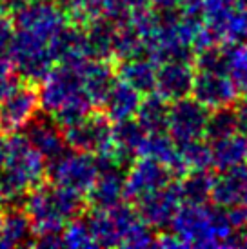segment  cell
<instances>
[{"label":"cell","mask_w":247,"mask_h":249,"mask_svg":"<svg viewBox=\"0 0 247 249\" xmlns=\"http://www.w3.org/2000/svg\"><path fill=\"white\" fill-rule=\"evenodd\" d=\"M246 162H247V149H246Z\"/></svg>","instance_id":"obj_47"},{"label":"cell","mask_w":247,"mask_h":249,"mask_svg":"<svg viewBox=\"0 0 247 249\" xmlns=\"http://www.w3.org/2000/svg\"><path fill=\"white\" fill-rule=\"evenodd\" d=\"M180 206H182V200L176 189V182H171L167 186L137 198L135 211L145 226L164 231L165 228L171 226V220L175 218Z\"/></svg>","instance_id":"obj_14"},{"label":"cell","mask_w":247,"mask_h":249,"mask_svg":"<svg viewBox=\"0 0 247 249\" xmlns=\"http://www.w3.org/2000/svg\"><path fill=\"white\" fill-rule=\"evenodd\" d=\"M35 231L28 213L22 208H13L2 213L0 220V248L33 246Z\"/></svg>","instance_id":"obj_27"},{"label":"cell","mask_w":247,"mask_h":249,"mask_svg":"<svg viewBox=\"0 0 247 249\" xmlns=\"http://www.w3.org/2000/svg\"><path fill=\"white\" fill-rule=\"evenodd\" d=\"M35 235L62 233L66 224L80 216L84 211L82 195L55 184H38L22 200Z\"/></svg>","instance_id":"obj_4"},{"label":"cell","mask_w":247,"mask_h":249,"mask_svg":"<svg viewBox=\"0 0 247 249\" xmlns=\"http://www.w3.org/2000/svg\"><path fill=\"white\" fill-rule=\"evenodd\" d=\"M155 238L157 235L153 233V229L149 226H145L144 222L138 218L131 229L127 231V235L124 238L122 248H133V249H142V248H151L155 246Z\"/></svg>","instance_id":"obj_36"},{"label":"cell","mask_w":247,"mask_h":249,"mask_svg":"<svg viewBox=\"0 0 247 249\" xmlns=\"http://www.w3.org/2000/svg\"><path fill=\"white\" fill-rule=\"evenodd\" d=\"M193 80H194V68L189 60L160 62L157 68L155 91L167 102H175L180 98L191 97Z\"/></svg>","instance_id":"obj_16"},{"label":"cell","mask_w":247,"mask_h":249,"mask_svg":"<svg viewBox=\"0 0 247 249\" xmlns=\"http://www.w3.org/2000/svg\"><path fill=\"white\" fill-rule=\"evenodd\" d=\"M137 220L138 214L135 208H131L125 202L107 209H93V213L88 216L96 248L122 246L127 231Z\"/></svg>","instance_id":"obj_11"},{"label":"cell","mask_w":247,"mask_h":249,"mask_svg":"<svg viewBox=\"0 0 247 249\" xmlns=\"http://www.w3.org/2000/svg\"><path fill=\"white\" fill-rule=\"evenodd\" d=\"M155 246L157 248H184L182 244H180V240L176 238V236L173 235V233H162V235H157V238H155Z\"/></svg>","instance_id":"obj_39"},{"label":"cell","mask_w":247,"mask_h":249,"mask_svg":"<svg viewBox=\"0 0 247 249\" xmlns=\"http://www.w3.org/2000/svg\"><path fill=\"white\" fill-rule=\"evenodd\" d=\"M138 55H145L144 38L140 36V33L129 20L118 24L115 44H113V56L122 60V58H131Z\"/></svg>","instance_id":"obj_31"},{"label":"cell","mask_w":247,"mask_h":249,"mask_svg":"<svg viewBox=\"0 0 247 249\" xmlns=\"http://www.w3.org/2000/svg\"><path fill=\"white\" fill-rule=\"evenodd\" d=\"M246 149H247V140L242 137L240 133L213 140V144H211L213 166L218 171L242 166L246 162Z\"/></svg>","instance_id":"obj_28"},{"label":"cell","mask_w":247,"mask_h":249,"mask_svg":"<svg viewBox=\"0 0 247 249\" xmlns=\"http://www.w3.org/2000/svg\"><path fill=\"white\" fill-rule=\"evenodd\" d=\"M145 135H147V131L135 117L113 122L109 149L117 155V159L122 162L124 166L127 167L133 157H138Z\"/></svg>","instance_id":"obj_20"},{"label":"cell","mask_w":247,"mask_h":249,"mask_svg":"<svg viewBox=\"0 0 247 249\" xmlns=\"http://www.w3.org/2000/svg\"><path fill=\"white\" fill-rule=\"evenodd\" d=\"M224 64L238 91L247 95V40L229 44L224 51Z\"/></svg>","instance_id":"obj_32"},{"label":"cell","mask_w":247,"mask_h":249,"mask_svg":"<svg viewBox=\"0 0 247 249\" xmlns=\"http://www.w3.org/2000/svg\"><path fill=\"white\" fill-rule=\"evenodd\" d=\"M151 157V159L162 162L164 166H167L175 175L185 173L184 164L180 159V149L178 144L173 140V137L165 129L160 131H149L145 135L142 147L138 157Z\"/></svg>","instance_id":"obj_25"},{"label":"cell","mask_w":247,"mask_h":249,"mask_svg":"<svg viewBox=\"0 0 247 249\" xmlns=\"http://www.w3.org/2000/svg\"><path fill=\"white\" fill-rule=\"evenodd\" d=\"M169 228L184 248H229L242 244L226 209L206 204H182Z\"/></svg>","instance_id":"obj_2"},{"label":"cell","mask_w":247,"mask_h":249,"mask_svg":"<svg viewBox=\"0 0 247 249\" xmlns=\"http://www.w3.org/2000/svg\"><path fill=\"white\" fill-rule=\"evenodd\" d=\"M178 149L184 171H207L209 167H213L211 145L206 144L202 139L178 144Z\"/></svg>","instance_id":"obj_33"},{"label":"cell","mask_w":247,"mask_h":249,"mask_svg":"<svg viewBox=\"0 0 247 249\" xmlns=\"http://www.w3.org/2000/svg\"><path fill=\"white\" fill-rule=\"evenodd\" d=\"M157 68L158 64L147 55L131 56V58H122L118 68L115 70L117 78L129 84L138 93L147 95L155 91V80H157Z\"/></svg>","instance_id":"obj_24"},{"label":"cell","mask_w":247,"mask_h":249,"mask_svg":"<svg viewBox=\"0 0 247 249\" xmlns=\"http://www.w3.org/2000/svg\"><path fill=\"white\" fill-rule=\"evenodd\" d=\"M211 184L213 177L207 171H187L176 182L182 204H207L211 200Z\"/></svg>","instance_id":"obj_29"},{"label":"cell","mask_w":247,"mask_h":249,"mask_svg":"<svg viewBox=\"0 0 247 249\" xmlns=\"http://www.w3.org/2000/svg\"><path fill=\"white\" fill-rule=\"evenodd\" d=\"M247 229V228H246ZM242 244H246L247 246V231H246V236H244V240H242Z\"/></svg>","instance_id":"obj_45"},{"label":"cell","mask_w":247,"mask_h":249,"mask_svg":"<svg viewBox=\"0 0 247 249\" xmlns=\"http://www.w3.org/2000/svg\"><path fill=\"white\" fill-rule=\"evenodd\" d=\"M173 177L175 173L162 162L140 155L135 162H129L125 169V196L137 200L155 189L171 184Z\"/></svg>","instance_id":"obj_15"},{"label":"cell","mask_w":247,"mask_h":249,"mask_svg":"<svg viewBox=\"0 0 247 249\" xmlns=\"http://www.w3.org/2000/svg\"><path fill=\"white\" fill-rule=\"evenodd\" d=\"M202 20L216 44H236L247 40V7L227 0H204Z\"/></svg>","instance_id":"obj_8"},{"label":"cell","mask_w":247,"mask_h":249,"mask_svg":"<svg viewBox=\"0 0 247 249\" xmlns=\"http://www.w3.org/2000/svg\"><path fill=\"white\" fill-rule=\"evenodd\" d=\"M7 60L22 80L31 84H38L55 68V58L51 55L49 42L20 29H15Z\"/></svg>","instance_id":"obj_5"},{"label":"cell","mask_w":247,"mask_h":249,"mask_svg":"<svg viewBox=\"0 0 247 249\" xmlns=\"http://www.w3.org/2000/svg\"><path fill=\"white\" fill-rule=\"evenodd\" d=\"M211 200L216 208L229 209L233 206L247 208V169L242 166L222 169L213 177Z\"/></svg>","instance_id":"obj_17"},{"label":"cell","mask_w":247,"mask_h":249,"mask_svg":"<svg viewBox=\"0 0 247 249\" xmlns=\"http://www.w3.org/2000/svg\"><path fill=\"white\" fill-rule=\"evenodd\" d=\"M2 13H4V7L0 6V15H2Z\"/></svg>","instance_id":"obj_46"},{"label":"cell","mask_w":247,"mask_h":249,"mask_svg":"<svg viewBox=\"0 0 247 249\" xmlns=\"http://www.w3.org/2000/svg\"><path fill=\"white\" fill-rule=\"evenodd\" d=\"M22 82V78L18 73L13 70V66L9 64V60H0V102L4 98L18 88V84Z\"/></svg>","instance_id":"obj_37"},{"label":"cell","mask_w":247,"mask_h":249,"mask_svg":"<svg viewBox=\"0 0 247 249\" xmlns=\"http://www.w3.org/2000/svg\"><path fill=\"white\" fill-rule=\"evenodd\" d=\"M191 95L207 109L229 107L238 100L240 91L226 71V64L194 68Z\"/></svg>","instance_id":"obj_9"},{"label":"cell","mask_w":247,"mask_h":249,"mask_svg":"<svg viewBox=\"0 0 247 249\" xmlns=\"http://www.w3.org/2000/svg\"><path fill=\"white\" fill-rule=\"evenodd\" d=\"M4 157H6V140L0 137V167L4 164Z\"/></svg>","instance_id":"obj_42"},{"label":"cell","mask_w":247,"mask_h":249,"mask_svg":"<svg viewBox=\"0 0 247 249\" xmlns=\"http://www.w3.org/2000/svg\"><path fill=\"white\" fill-rule=\"evenodd\" d=\"M15 29L40 36L51 44L53 36L69 22L68 11L55 0H24L13 9Z\"/></svg>","instance_id":"obj_7"},{"label":"cell","mask_w":247,"mask_h":249,"mask_svg":"<svg viewBox=\"0 0 247 249\" xmlns=\"http://www.w3.org/2000/svg\"><path fill=\"white\" fill-rule=\"evenodd\" d=\"M180 0H147V4L153 6L157 11H171L178 7Z\"/></svg>","instance_id":"obj_40"},{"label":"cell","mask_w":247,"mask_h":249,"mask_svg":"<svg viewBox=\"0 0 247 249\" xmlns=\"http://www.w3.org/2000/svg\"><path fill=\"white\" fill-rule=\"evenodd\" d=\"M98 164L95 155L75 149H66L56 159L48 162V175L51 184L66 187L78 195H86L98 177Z\"/></svg>","instance_id":"obj_6"},{"label":"cell","mask_w":247,"mask_h":249,"mask_svg":"<svg viewBox=\"0 0 247 249\" xmlns=\"http://www.w3.org/2000/svg\"><path fill=\"white\" fill-rule=\"evenodd\" d=\"M240 131H242L240 120H238L236 109H233V106L213 109V113L207 117L206 135L211 140L231 137V135H236V133Z\"/></svg>","instance_id":"obj_34"},{"label":"cell","mask_w":247,"mask_h":249,"mask_svg":"<svg viewBox=\"0 0 247 249\" xmlns=\"http://www.w3.org/2000/svg\"><path fill=\"white\" fill-rule=\"evenodd\" d=\"M227 2H231V4H236V6L247 7V0H227Z\"/></svg>","instance_id":"obj_43"},{"label":"cell","mask_w":247,"mask_h":249,"mask_svg":"<svg viewBox=\"0 0 247 249\" xmlns=\"http://www.w3.org/2000/svg\"><path fill=\"white\" fill-rule=\"evenodd\" d=\"M167 100L160 97V95H151L147 93L145 98L140 100V106L137 109V118L138 122L142 124L145 131H160V129H165V120H167Z\"/></svg>","instance_id":"obj_30"},{"label":"cell","mask_w":247,"mask_h":249,"mask_svg":"<svg viewBox=\"0 0 247 249\" xmlns=\"http://www.w3.org/2000/svg\"><path fill=\"white\" fill-rule=\"evenodd\" d=\"M0 220H2V214H0Z\"/></svg>","instance_id":"obj_48"},{"label":"cell","mask_w":247,"mask_h":249,"mask_svg":"<svg viewBox=\"0 0 247 249\" xmlns=\"http://www.w3.org/2000/svg\"><path fill=\"white\" fill-rule=\"evenodd\" d=\"M86 196L91 209H107L125 202V171L122 167L100 169Z\"/></svg>","instance_id":"obj_18"},{"label":"cell","mask_w":247,"mask_h":249,"mask_svg":"<svg viewBox=\"0 0 247 249\" xmlns=\"http://www.w3.org/2000/svg\"><path fill=\"white\" fill-rule=\"evenodd\" d=\"M117 22L111 20L106 15H95L89 17L82 24L88 53L91 58H102L107 60L113 56V44L117 35Z\"/></svg>","instance_id":"obj_23"},{"label":"cell","mask_w":247,"mask_h":249,"mask_svg":"<svg viewBox=\"0 0 247 249\" xmlns=\"http://www.w3.org/2000/svg\"><path fill=\"white\" fill-rule=\"evenodd\" d=\"M15 36V24L11 18L0 15V60H7Z\"/></svg>","instance_id":"obj_38"},{"label":"cell","mask_w":247,"mask_h":249,"mask_svg":"<svg viewBox=\"0 0 247 249\" xmlns=\"http://www.w3.org/2000/svg\"><path fill=\"white\" fill-rule=\"evenodd\" d=\"M48 162L29 144L24 133H11L6 140V157L0 167V193L6 202H22L24 196L44 182Z\"/></svg>","instance_id":"obj_3"},{"label":"cell","mask_w":247,"mask_h":249,"mask_svg":"<svg viewBox=\"0 0 247 249\" xmlns=\"http://www.w3.org/2000/svg\"><path fill=\"white\" fill-rule=\"evenodd\" d=\"M207 117V107H204L198 100L191 97L180 98L169 102L165 131L171 135L176 144L202 139L206 135Z\"/></svg>","instance_id":"obj_12"},{"label":"cell","mask_w":247,"mask_h":249,"mask_svg":"<svg viewBox=\"0 0 247 249\" xmlns=\"http://www.w3.org/2000/svg\"><path fill=\"white\" fill-rule=\"evenodd\" d=\"M111 127L113 122L102 111H89L73 124L64 125L62 131L68 149L98 155L111 145Z\"/></svg>","instance_id":"obj_10"},{"label":"cell","mask_w":247,"mask_h":249,"mask_svg":"<svg viewBox=\"0 0 247 249\" xmlns=\"http://www.w3.org/2000/svg\"><path fill=\"white\" fill-rule=\"evenodd\" d=\"M38 89L31 82H20L17 89L0 102V131L7 135L22 131L38 115Z\"/></svg>","instance_id":"obj_13"},{"label":"cell","mask_w":247,"mask_h":249,"mask_svg":"<svg viewBox=\"0 0 247 249\" xmlns=\"http://www.w3.org/2000/svg\"><path fill=\"white\" fill-rule=\"evenodd\" d=\"M4 206H6V198H4V195L0 193V214L4 211Z\"/></svg>","instance_id":"obj_44"},{"label":"cell","mask_w":247,"mask_h":249,"mask_svg":"<svg viewBox=\"0 0 247 249\" xmlns=\"http://www.w3.org/2000/svg\"><path fill=\"white\" fill-rule=\"evenodd\" d=\"M140 100L142 93H138L135 88H131L129 84H125L120 78H115L98 106L102 107V113L111 122H118L135 117Z\"/></svg>","instance_id":"obj_21"},{"label":"cell","mask_w":247,"mask_h":249,"mask_svg":"<svg viewBox=\"0 0 247 249\" xmlns=\"http://www.w3.org/2000/svg\"><path fill=\"white\" fill-rule=\"evenodd\" d=\"M78 70L82 76L84 89L93 100V104L98 106L113 80L117 78V73L109 66V62L102 58H86L82 62H78Z\"/></svg>","instance_id":"obj_26"},{"label":"cell","mask_w":247,"mask_h":249,"mask_svg":"<svg viewBox=\"0 0 247 249\" xmlns=\"http://www.w3.org/2000/svg\"><path fill=\"white\" fill-rule=\"evenodd\" d=\"M49 48H51V55L55 58V64H78L86 58H91L88 53L82 24H69L68 22L53 36Z\"/></svg>","instance_id":"obj_22"},{"label":"cell","mask_w":247,"mask_h":249,"mask_svg":"<svg viewBox=\"0 0 247 249\" xmlns=\"http://www.w3.org/2000/svg\"><path fill=\"white\" fill-rule=\"evenodd\" d=\"M38 84L40 109L62 127L86 117L95 107L84 89L78 64H58Z\"/></svg>","instance_id":"obj_1"},{"label":"cell","mask_w":247,"mask_h":249,"mask_svg":"<svg viewBox=\"0 0 247 249\" xmlns=\"http://www.w3.org/2000/svg\"><path fill=\"white\" fill-rule=\"evenodd\" d=\"M62 244H64L66 248H71V249L96 248L88 218L76 216V218H73L71 222H68L66 228L62 229Z\"/></svg>","instance_id":"obj_35"},{"label":"cell","mask_w":247,"mask_h":249,"mask_svg":"<svg viewBox=\"0 0 247 249\" xmlns=\"http://www.w3.org/2000/svg\"><path fill=\"white\" fill-rule=\"evenodd\" d=\"M22 131L26 135V139L29 140V144L40 153L46 162L56 159L58 155H62V153L68 149L66 140H64L62 125L56 124L51 117L48 118L35 117Z\"/></svg>","instance_id":"obj_19"},{"label":"cell","mask_w":247,"mask_h":249,"mask_svg":"<svg viewBox=\"0 0 247 249\" xmlns=\"http://www.w3.org/2000/svg\"><path fill=\"white\" fill-rule=\"evenodd\" d=\"M24 0H0V6L4 7V11H13V9H17V7L20 6Z\"/></svg>","instance_id":"obj_41"}]
</instances>
